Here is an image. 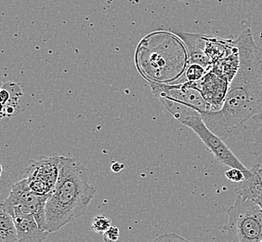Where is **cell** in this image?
Here are the masks:
<instances>
[{
    "label": "cell",
    "instance_id": "6da1fadb",
    "mask_svg": "<svg viewBox=\"0 0 262 242\" xmlns=\"http://www.w3.org/2000/svg\"><path fill=\"white\" fill-rule=\"evenodd\" d=\"M235 44L240 66L230 83L223 106L217 111L197 113L223 141L243 133L247 121L262 111V50L249 27L242 31Z\"/></svg>",
    "mask_w": 262,
    "mask_h": 242
},
{
    "label": "cell",
    "instance_id": "7a4b0ae2",
    "mask_svg": "<svg viewBox=\"0 0 262 242\" xmlns=\"http://www.w3.org/2000/svg\"><path fill=\"white\" fill-rule=\"evenodd\" d=\"M94 195L86 166L61 156L59 178L46 205V231L56 232L84 215Z\"/></svg>",
    "mask_w": 262,
    "mask_h": 242
},
{
    "label": "cell",
    "instance_id": "3957f363",
    "mask_svg": "<svg viewBox=\"0 0 262 242\" xmlns=\"http://www.w3.org/2000/svg\"><path fill=\"white\" fill-rule=\"evenodd\" d=\"M140 73L154 85L181 79L189 66L187 49L176 35L157 32L141 41L136 51Z\"/></svg>",
    "mask_w": 262,
    "mask_h": 242
},
{
    "label": "cell",
    "instance_id": "277c9868",
    "mask_svg": "<svg viewBox=\"0 0 262 242\" xmlns=\"http://www.w3.org/2000/svg\"><path fill=\"white\" fill-rule=\"evenodd\" d=\"M223 230L229 242H261L262 209L255 202L237 196L228 210Z\"/></svg>",
    "mask_w": 262,
    "mask_h": 242
},
{
    "label": "cell",
    "instance_id": "5b68a950",
    "mask_svg": "<svg viewBox=\"0 0 262 242\" xmlns=\"http://www.w3.org/2000/svg\"><path fill=\"white\" fill-rule=\"evenodd\" d=\"M51 195L40 196L32 191L26 178L14 182L1 208L8 213L13 211L32 214L41 229L45 230L46 205Z\"/></svg>",
    "mask_w": 262,
    "mask_h": 242
},
{
    "label": "cell",
    "instance_id": "8992f818",
    "mask_svg": "<svg viewBox=\"0 0 262 242\" xmlns=\"http://www.w3.org/2000/svg\"><path fill=\"white\" fill-rule=\"evenodd\" d=\"M181 122L183 125L190 128L197 136L201 139V141L205 144L207 149L215 156L217 162L223 165L230 167L231 169L241 170L245 173V176L251 172L250 169H247V167L237 158V156L232 153V150L227 147V145L222 138L217 136V134H215L208 129V127L206 125L205 121L203 120L199 114L187 116L182 119Z\"/></svg>",
    "mask_w": 262,
    "mask_h": 242
},
{
    "label": "cell",
    "instance_id": "52a82bcc",
    "mask_svg": "<svg viewBox=\"0 0 262 242\" xmlns=\"http://www.w3.org/2000/svg\"><path fill=\"white\" fill-rule=\"evenodd\" d=\"M151 89L161 102H170L183 108L199 111H211V107L203 98L196 82L186 81L179 85H154Z\"/></svg>",
    "mask_w": 262,
    "mask_h": 242
},
{
    "label": "cell",
    "instance_id": "ba28073f",
    "mask_svg": "<svg viewBox=\"0 0 262 242\" xmlns=\"http://www.w3.org/2000/svg\"><path fill=\"white\" fill-rule=\"evenodd\" d=\"M61 156L42 157L23 171L31 190L40 196L51 195L60 173Z\"/></svg>",
    "mask_w": 262,
    "mask_h": 242
},
{
    "label": "cell",
    "instance_id": "9c48e42d",
    "mask_svg": "<svg viewBox=\"0 0 262 242\" xmlns=\"http://www.w3.org/2000/svg\"><path fill=\"white\" fill-rule=\"evenodd\" d=\"M196 84L203 98L211 107V111L220 110L224 104L230 86L227 79L216 71L210 69Z\"/></svg>",
    "mask_w": 262,
    "mask_h": 242
},
{
    "label": "cell",
    "instance_id": "30bf717a",
    "mask_svg": "<svg viewBox=\"0 0 262 242\" xmlns=\"http://www.w3.org/2000/svg\"><path fill=\"white\" fill-rule=\"evenodd\" d=\"M15 223L19 242H42L50 233L41 229L32 214L13 211L10 213Z\"/></svg>",
    "mask_w": 262,
    "mask_h": 242
},
{
    "label": "cell",
    "instance_id": "8fae6325",
    "mask_svg": "<svg viewBox=\"0 0 262 242\" xmlns=\"http://www.w3.org/2000/svg\"><path fill=\"white\" fill-rule=\"evenodd\" d=\"M176 34L186 45L189 56V65H199L206 68L207 71L210 70L212 67L211 62L205 52L206 35L181 32Z\"/></svg>",
    "mask_w": 262,
    "mask_h": 242
},
{
    "label": "cell",
    "instance_id": "7c38bea8",
    "mask_svg": "<svg viewBox=\"0 0 262 242\" xmlns=\"http://www.w3.org/2000/svg\"><path fill=\"white\" fill-rule=\"evenodd\" d=\"M258 167L259 165H255L250 169L251 172L238 185L235 192L237 196L255 202L262 207V175Z\"/></svg>",
    "mask_w": 262,
    "mask_h": 242
},
{
    "label": "cell",
    "instance_id": "4fadbf2b",
    "mask_svg": "<svg viewBox=\"0 0 262 242\" xmlns=\"http://www.w3.org/2000/svg\"><path fill=\"white\" fill-rule=\"evenodd\" d=\"M236 49L235 39H223L215 36L206 35L205 52L211 62L212 66L232 54Z\"/></svg>",
    "mask_w": 262,
    "mask_h": 242
},
{
    "label": "cell",
    "instance_id": "5bb4252c",
    "mask_svg": "<svg viewBox=\"0 0 262 242\" xmlns=\"http://www.w3.org/2000/svg\"><path fill=\"white\" fill-rule=\"evenodd\" d=\"M239 66H240V58H239V52L236 46L235 51H233L232 54L214 64L212 66L211 69L217 72L224 78H226L229 83H231L232 79L234 78V76H236L237 72L239 70Z\"/></svg>",
    "mask_w": 262,
    "mask_h": 242
},
{
    "label": "cell",
    "instance_id": "9a60e30c",
    "mask_svg": "<svg viewBox=\"0 0 262 242\" xmlns=\"http://www.w3.org/2000/svg\"><path fill=\"white\" fill-rule=\"evenodd\" d=\"M0 242H19L13 217L0 209Z\"/></svg>",
    "mask_w": 262,
    "mask_h": 242
},
{
    "label": "cell",
    "instance_id": "2e32d148",
    "mask_svg": "<svg viewBox=\"0 0 262 242\" xmlns=\"http://www.w3.org/2000/svg\"><path fill=\"white\" fill-rule=\"evenodd\" d=\"M253 120L257 123L262 124V111L253 116ZM248 150L253 156H260L262 155V129L258 130L254 133V140L249 145Z\"/></svg>",
    "mask_w": 262,
    "mask_h": 242
},
{
    "label": "cell",
    "instance_id": "e0dca14e",
    "mask_svg": "<svg viewBox=\"0 0 262 242\" xmlns=\"http://www.w3.org/2000/svg\"><path fill=\"white\" fill-rule=\"evenodd\" d=\"M111 227V220L105 215H97L93 218L91 224L92 230L100 235H103Z\"/></svg>",
    "mask_w": 262,
    "mask_h": 242
},
{
    "label": "cell",
    "instance_id": "ac0fdd59",
    "mask_svg": "<svg viewBox=\"0 0 262 242\" xmlns=\"http://www.w3.org/2000/svg\"><path fill=\"white\" fill-rule=\"evenodd\" d=\"M207 70L199 65H189L185 72L187 81L198 82L207 74Z\"/></svg>",
    "mask_w": 262,
    "mask_h": 242
},
{
    "label": "cell",
    "instance_id": "d6986e66",
    "mask_svg": "<svg viewBox=\"0 0 262 242\" xmlns=\"http://www.w3.org/2000/svg\"><path fill=\"white\" fill-rule=\"evenodd\" d=\"M151 242H193L186 239L185 237L178 235L176 233H166L160 235Z\"/></svg>",
    "mask_w": 262,
    "mask_h": 242
},
{
    "label": "cell",
    "instance_id": "ffe728a7",
    "mask_svg": "<svg viewBox=\"0 0 262 242\" xmlns=\"http://www.w3.org/2000/svg\"><path fill=\"white\" fill-rule=\"evenodd\" d=\"M102 236L104 242H117L120 238V231L118 227L112 226Z\"/></svg>",
    "mask_w": 262,
    "mask_h": 242
},
{
    "label": "cell",
    "instance_id": "44dd1931",
    "mask_svg": "<svg viewBox=\"0 0 262 242\" xmlns=\"http://www.w3.org/2000/svg\"><path fill=\"white\" fill-rule=\"evenodd\" d=\"M225 176L227 177L228 180L233 182V183H242L245 180V173L238 169H230L229 171L225 172Z\"/></svg>",
    "mask_w": 262,
    "mask_h": 242
},
{
    "label": "cell",
    "instance_id": "7402d4cb",
    "mask_svg": "<svg viewBox=\"0 0 262 242\" xmlns=\"http://www.w3.org/2000/svg\"><path fill=\"white\" fill-rule=\"evenodd\" d=\"M111 169L113 172L118 173V172H121V171H123V170L125 169V165L119 163V162H114V163L112 164Z\"/></svg>",
    "mask_w": 262,
    "mask_h": 242
},
{
    "label": "cell",
    "instance_id": "603a6c76",
    "mask_svg": "<svg viewBox=\"0 0 262 242\" xmlns=\"http://www.w3.org/2000/svg\"><path fill=\"white\" fill-rule=\"evenodd\" d=\"M261 242H262V240H261Z\"/></svg>",
    "mask_w": 262,
    "mask_h": 242
},
{
    "label": "cell",
    "instance_id": "cb8c5ba5",
    "mask_svg": "<svg viewBox=\"0 0 262 242\" xmlns=\"http://www.w3.org/2000/svg\"><path fill=\"white\" fill-rule=\"evenodd\" d=\"M261 209H262V207H261Z\"/></svg>",
    "mask_w": 262,
    "mask_h": 242
}]
</instances>
